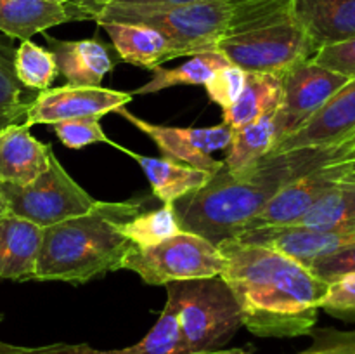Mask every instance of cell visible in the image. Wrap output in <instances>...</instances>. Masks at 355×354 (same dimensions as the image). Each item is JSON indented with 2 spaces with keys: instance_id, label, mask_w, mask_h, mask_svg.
<instances>
[{
  "instance_id": "1",
  "label": "cell",
  "mask_w": 355,
  "mask_h": 354,
  "mask_svg": "<svg viewBox=\"0 0 355 354\" xmlns=\"http://www.w3.org/2000/svg\"><path fill=\"white\" fill-rule=\"evenodd\" d=\"M220 278L238 301L243 326L259 337L311 335L329 283L293 257L259 243H218Z\"/></svg>"
},
{
  "instance_id": "2",
  "label": "cell",
  "mask_w": 355,
  "mask_h": 354,
  "mask_svg": "<svg viewBox=\"0 0 355 354\" xmlns=\"http://www.w3.org/2000/svg\"><path fill=\"white\" fill-rule=\"evenodd\" d=\"M352 149V142H345L328 148L270 151L243 172H229L222 165L207 186L173 203L180 228L214 245L236 238L286 184L345 158Z\"/></svg>"
},
{
  "instance_id": "3",
  "label": "cell",
  "mask_w": 355,
  "mask_h": 354,
  "mask_svg": "<svg viewBox=\"0 0 355 354\" xmlns=\"http://www.w3.org/2000/svg\"><path fill=\"white\" fill-rule=\"evenodd\" d=\"M90 21L155 28L168 38L179 58L215 51L218 40L293 10V0H207L184 6L107 3L83 9Z\"/></svg>"
},
{
  "instance_id": "4",
  "label": "cell",
  "mask_w": 355,
  "mask_h": 354,
  "mask_svg": "<svg viewBox=\"0 0 355 354\" xmlns=\"http://www.w3.org/2000/svg\"><path fill=\"white\" fill-rule=\"evenodd\" d=\"M144 205L146 198L96 201L87 214L45 228L35 280L80 285L120 269L134 246L121 224L144 212Z\"/></svg>"
},
{
  "instance_id": "5",
  "label": "cell",
  "mask_w": 355,
  "mask_h": 354,
  "mask_svg": "<svg viewBox=\"0 0 355 354\" xmlns=\"http://www.w3.org/2000/svg\"><path fill=\"white\" fill-rule=\"evenodd\" d=\"M175 305L184 354L218 351L243 326L241 309L220 276L166 283Z\"/></svg>"
},
{
  "instance_id": "6",
  "label": "cell",
  "mask_w": 355,
  "mask_h": 354,
  "mask_svg": "<svg viewBox=\"0 0 355 354\" xmlns=\"http://www.w3.org/2000/svg\"><path fill=\"white\" fill-rule=\"evenodd\" d=\"M318 49L293 10L229 35L215 45V51L220 52L229 65L246 73L277 76H283L298 62L312 59Z\"/></svg>"
},
{
  "instance_id": "7",
  "label": "cell",
  "mask_w": 355,
  "mask_h": 354,
  "mask_svg": "<svg viewBox=\"0 0 355 354\" xmlns=\"http://www.w3.org/2000/svg\"><path fill=\"white\" fill-rule=\"evenodd\" d=\"M224 266L217 245L184 229L158 245H134L120 262V269L134 271L144 283L163 287L172 281L220 276Z\"/></svg>"
},
{
  "instance_id": "8",
  "label": "cell",
  "mask_w": 355,
  "mask_h": 354,
  "mask_svg": "<svg viewBox=\"0 0 355 354\" xmlns=\"http://www.w3.org/2000/svg\"><path fill=\"white\" fill-rule=\"evenodd\" d=\"M7 214L33 222L40 228L87 214L94 200L59 163L52 153L47 170L26 186L0 184Z\"/></svg>"
},
{
  "instance_id": "9",
  "label": "cell",
  "mask_w": 355,
  "mask_h": 354,
  "mask_svg": "<svg viewBox=\"0 0 355 354\" xmlns=\"http://www.w3.org/2000/svg\"><path fill=\"white\" fill-rule=\"evenodd\" d=\"M350 78L315 65L312 59L298 62L281 76L283 99L274 113L277 142L293 134L314 117ZM274 146V148H276Z\"/></svg>"
},
{
  "instance_id": "10",
  "label": "cell",
  "mask_w": 355,
  "mask_h": 354,
  "mask_svg": "<svg viewBox=\"0 0 355 354\" xmlns=\"http://www.w3.org/2000/svg\"><path fill=\"white\" fill-rule=\"evenodd\" d=\"M116 115L130 121L135 128L144 132L162 151L165 158H172L175 162L186 163L194 169L207 170V172H218L224 162L215 160L211 153L227 148L231 141L232 130L227 125L220 124L215 127L194 128V127H166L156 125L135 117L125 106L114 111Z\"/></svg>"
},
{
  "instance_id": "11",
  "label": "cell",
  "mask_w": 355,
  "mask_h": 354,
  "mask_svg": "<svg viewBox=\"0 0 355 354\" xmlns=\"http://www.w3.org/2000/svg\"><path fill=\"white\" fill-rule=\"evenodd\" d=\"M132 101L130 92L106 89V87H75L62 85L37 92L33 103L28 108L24 125H55L61 121L87 120L127 106Z\"/></svg>"
},
{
  "instance_id": "12",
  "label": "cell",
  "mask_w": 355,
  "mask_h": 354,
  "mask_svg": "<svg viewBox=\"0 0 355 354\" xmlns=\"http://www.w3.org/2000/svg\"><path fill=\"white\" fill-rule=\"evenodd\" d=\"M345 158L326 163V165L286 184L248 222L243 233L266 228H286V226L297 224L326 191H329L342 180L343 172H345Z\"/></svg>"
},
{
  "instance_id": "13",
  "label": "cell",
  "mask_w": 355,
  "mask_h": 354,
  "mask_svg": "<svg viewBox=\"0 0 355 354\" xmlns=\"http://www.w3.org/2000/svg\"><path fill=\"white\" fill-rule=\"evenodd\" d=\"M355 134V78H350L328 103L288 135L272 151L300 148H328L352 142Z\"/></svg>"
},
{
  "instance_id": "14",
  "label": "cell",
  "mask_w": 355,
  "mask_h": 354,
  "mask_svg": "<svg viewBox=\"0 0 355 354\" xmlns=\"http://www.w3.org/2000/svg\"><path fill=\"white\" fill-rule=\"evenodd\" d=\"M236 239L270 246L293 257L304 266L324 259L336 252L355 245V228L347 229H311L288 226V228H266L243 233Z\"/></svg>"
},
{
  "instance_id": "15",
  "label": "cell",
  "mask_w": 355,
  "mask_h": 354,
  "mask_svg": "<svg viewBox=\"0 0 355 354\" xmlns=\"http://www.w3.org/2000/svg\"><path fill=\"white\" fill-rule=\"evenodd\" d=\"M89 19V14L75 0H0V31L21 42L59 24Z\"/></svg>"
},
{
  "instance_id": "16",
  "label": "cell",
  "mask_w": 355,
  "mask_h": 354,
  "mask_svg": "<svg viewBox=\"0 0 355 354\" xmlns=\"http://www.w3.org/2000/svg\"><path fill=\"white\" fill-rule=\"evenodd\" d=\"M49 51L54 54L58 69L68 85L101 87V82L116 66V58L107 44L97 38L61 40L45 35Z\"/></svg>"
},
{
  "instance_id": "17",
  "label": "cell",
  "mask_w": 355,
  "mask_h": 354,
  "mask_svg": "<svg viewBox=\"0 0 355 354\" xmlns=\"http://www.w3.org/2000/svg\"><path fill=\"white\" fill-rule=\"evenodd\" d=\"M52 149L31 135L24 124L0 130V184L26 186L47 170Z\"/></svg>"
},
{
  "instance_id": "18",
  "label": "cell",
  "mask_w": 355,
  "mask_h": 354,
  "mask_svg": "<svg viewBox=\"0 0 355 354\" xmlns=\"http://www.w3.org/2000/svg\"><path fill=\"white\" fill-rule=\"evenodd\" d=\"M44 228L12 214L0 217V280L30 281L37 276Z\"/></svg>"
},
{
  "instance_id": "19",
  "label": "cell",
  "mask_w": 355,
  "mask_h": 354,
  "mask_svg": "<svg viewBox=\"0 0 355 354\" xmlns=\"http://www.w3.org/2000/svg\"><path fill=\"white\" fill-rule=\"evenodd\" d=\"M113 42L118 59L142 69H153L179 58L168 38L155 28L130 23H101Z\"/></svg>"
},
{
  "instance_id": "20",
  "label": "cell",
  "mask_w": 355,
  "mask_h": 354,
  "mask_svg": "<svg viewBox=\"0 0 355 354\" xmlns=\"http://www.w3.org/2000/svg\"><path fill=\"white\" fill-rule=\"evenodd\" d=\"M113 146L141 165L142 172L148 177L151 184L153 194L163 203H175L180 198L194 193L207 186L208 180L214 177V174L207 170L194 169V167L186 165V163L175 162L172 158H153V156H142L123 146L113 142Z\"/></svg>"
},
{
  "instance_id": "21",
  "label": "cell",
  "mask_w": 355,
  "mask_h": 354,
  "mask_svg": "<svg viewBox=\"0 0 355 354\" xmlns=\"http://www.w3.org/2000/svg\"><path fill=\"white\" fill-rule=\"evenodd\" d=\"M293 14L318 47L355 37V0H293Z\"/></svg>"
},
{
  "instance_id": "22",
  "label": "cell",
  "mask_w": 355,
  "mask_h": 354,
  "mask_svg": "<svg viewBox=\"0 0 355 354\" xmlns=\"http://www.w3.org/2000/svg\"><path fill=\"white\" fill-rule=\"evenodd\" d=\"M283 99L281 76L269 73H246L241 96L227 110H222V124L231 130L241 128L266 115L276 113Z\"/></svg>"
},
{
  "instance_id": "23",
  "label": "cell",
  "mask_w": 355,
  "mask_h": 354,
  "mask_svg": "<svg viewBox=\"0 0 355 354\" xmlns=\"http://www.w3.org/2000/svg\"><path fill=\"white\" fill-rule=\"evenodd\" d=\"M277 142L274 113L232 130L225 151L224 167L229 172H243L260 158L269 155Z\"/></svg>"
},
{
  "instance_id": "24",
  "label": "cell",
  "mask_w": 355,
  "mask_h": 354,
  "mask_svg": "<svg viewBox=\"0 0 355 354\" xmlns=\"http://www.w3.org/2000/svg\"><path fill=\"white\" fill-rule=\"evenodd\" d=\"M229 61L217 51L201 52V54L191 56L187 62L177 68H163L156 66L153 69L151 80L134 90V96H148V94H156L159 90L170 89V87L179 85H205L215 73L220 68L227 66Z\"/></svg>"
},
{
  "instance_id": "25",
  "label": "cell",
  "mask_w": 355,
  "mask_h": 354,
  "mask_svg": "<svg viewBox=\"0 0 355 354\" xmlns=\"http://www.w3.org/2000/svg\"><path fill=\"white\" fill-rule=\"evenodd\" d=\"M295 226L311 229L355 228V180L342 179L335 184Z\"/></svg>"
},
{
  "instance_id": "26",
  "label": "cell",
  "mask_w": 355,
  "mask_h": 354,
  "mask_svg": "<svg viewBox=\"0 0 355 354\" xmlns=\"http://www.w3.org/2000/svg\"><path fill=\"white\" fill-rule=\"evenodd\" d=\"M7 38L0 37V130L9 125L24 124L28 108L37 96V90L28 89L17 80L14 71L16 49Z\"/></svg>"
},
{
  "instance_id": "27",
  "label": "cell",
  "mask_w": 355,
  "mask_h": 354,
  "mask_svg": "<svg viewBox=\"0 0 355 354\" xmlns=\"http://www.w3.org/2000/svg\"><path fill=\"white\" fill-rule=\"evenodd\" d=\"M121 231L135 246H153L182 231L173 203H163L155 210L141 212L121 224Z\"/></svg>"
},
{
  "instance_id": "28",
  "label": "cell",
  "mask_w": 355,
  "mask_h": 354,
  "mask_svg": "<svg viewBox=\"0 0 355 354\" xmlns=\"http://www.w3.org/2000/svg\"><path fill=\"white\" fill-rule=\"evenodd\" d=\"M14 71L24 87L40 92L51 89L59 69L54 54L49 49L24 40L14 54Z\"/></svg>"
},
{
  "instance_id": "29",
  "label": "cell",
  "mask_w": 355,
  "mask_h": 354,
  "mask_svg": "<svg viewBox=\"0 0 355 354\" xmlns=\"http://www.w3.org/2000/svg\"><path fill=\"white\" fill-rule=\"evenodd\" d=\"M111 354H184L175 305L166 298L158 321L134 346L111 349Z\"/></svg>"
},
{
  "instance_id": "30",
  "label": "cell",
  "mask_w": 355,
  "mask_h": 354,
  "mask_svg": "<svg viewBox=\"0 0 355 354\" xmlns=\"http://www.w3.org/2000/svg\"><path fill=\"white\" fill-rule=\"evenodd\" d=\"M52 128L59 141L69 149H82L85 146L97 144V142H106V144L113 146V141L103 130L97 118L61 121V124L52 125Z\"/></svg>"
},
{
  "instance_id": "31",
  "label": "cell",
  "mask_w": 355,
  "mask_h": 354,
  "mask_svg": "<svg viewBox=\"0 0 355 354\" xmlns=\"http://www.w3.org/2000/svg\"><path fill=\"white\" fill-rule=\"evenodd\" d=\"M245 83L246 71H243L238 66L227 65L218 69L203 87L207 89L208 97L215 104H218L222 110H227L241 96L243 89H245Z\"/></svg>"
},
{
  "instance_id": "32",
  "label": "cell",
  "mask_w": 355,
  "mask_h": 354,
  "mask_svg": "<svg viewBox=\"0 0 355 354\" xmlns=\"http://www.w3.org/2000/svg\"><path fill=\"white\" fill-rule=\"evenodd\" d=\"M321 309L333 318L355 321V273L343 274L329 283Z\"/></svg>"
},
{
  "instance_id": "33",
  "label": "cell",
  "mask_w": 355,
  "mask_h": 354,
  "mask_svg": "<svg viewBox=\"0 0 355 354\" xmlns=\"http://www.w3.org/2000/svg\"><path fill=\"white\" fill-rule=\"evenodd\" d=\"M312 61L347 78H355V37L321 45Z\"/></svg>"
},
{
  "instance_id": "34",
  "label": "cell",
  "mask_w": 355,
  "mask_h": 354,
  "mask_svg": "<svg viewBox=\"0 0 355 354\" xmlns=\"http://www.w3.org/2000/svg\"><path fill=\"white\" fill-rule=\"evenodd\" d=\"M312 344L297 354H355V330L314 328Z\"/></svg>"
},
{
  "instance_id": "35",
  "label": "cell",
  "mask_w": 355,
  "mask_h": 354,
  "mask_svg": "<svg viewBox=\"0 0 355 354\" xmlns=\"http://www.w3.org/2000/svg\"><path fill=\"white\" fill-rule=\"evenodd\" d=\"M307 267L315 276L324 280L326 283H331V281L343 276V274L355 273V245L342 250V252L324 257V259L314 260Z\"/></svg>"
},
{
  "instance_id": "36",
  "label": "cell",
  "mask_w": 355,
  "mask_h": 354,
  "mask_svg": "<svg viewBox=\"0 0 355 354\" xmlns=\"http://www.w3.org/2000/svg\"><path fill=\"white\" fill-rule=\"evenodd\" d=\"M0 354H111V351H101L89 344H47V346H16L0 340Z\"/></svg>"
},
{
  "instance_id": "37",
  "label": "cell",
  "mask_w": 355,
  "mask_h": 354,
  "mask_svg": "<svg viewBox=\"0 0 355 354\" xmlns=\"http://www.w3.org/2000/svg\"><path fill=\"white\" fill-rule=\"evenodd\" d=\"M194 2H207V0H114V3H130V6H184Z\"/></svg>"
},
{
  "instance_id": "38",
  "label": "cell",
  "mask_w": 355,
  "mask_h": 354,
  "mask_svg": "<svg viewBox=\"0 0 355 354\" xmlns=\"http://www.w3.org/2000/svg\"><path fill=\"white\" fill-rule=\"evenodd\" d=\"M342 179L355 180V148L349 153V156L345 158V172H343Z\"/></svg>"
},
{
  "instance_id": "39",
  "label": "cell",
  "mask_w": 355,
  "mask_h": 354,
  "mask_svg": "<svg viewBox=\"0 0 355 354\" xmlns=\"http://www.w3.org/2000/svg\"><path fill=\"white\" fill-rule=\"evenodd\" d=\"M78 6H82L83 9H92V7H103L107 3H113L114 0H75Z\"/></svg>"
},
{
  "instance_id": "40",
  "label": "cell",
  "mask_w": 355,
  "mask_h": 354,
  "mask_svg": "<svg viewBox=\"0 0 355 354\" xmlns=\"http://www.w3.org/2000/svg\"><path fill=\"white\" fill-rule=\"evenodd\" d=\"M252 349H218V351H210V353H194V354H252Z\"/></svg>"
},
{
  "instance_id": "41",
  "label": "cell",
  "mask_w": 355,
  "mask_h": 354,
  "mask_svg": "<svg viewBox=\"0 0 355 354\" xmlns=\"http://www.w3.org/2000/svg\"><path fill=\"white\" fill-rule=\"evenodd\" d=\"M3 214H7V210H6V203H3L2 193H0V217H2Z\"/></svg>"
},
{
  "instance_id": "42",
  "label": "cell",
  "mask_w": 355,
  "mask_h": 354,
  "mask_svg": "<svg viewBox=\"0 0 355 354\" xmlns=\"http://www.w3.org/2000/svg\"><path fill=\"white\" fill-rule=\"evenodd\" d=\"M352 146L355 148V134H354V137H352Z\"/></svg>"
},
{
  "instance_id": "43",
  "label": "cell",
  "mask_w": 355,
  "mask_h": 354,
  "mask_svg": "<svg viewBox=\"0 0 355 354\" xmlns=\"http://www.w3.org/2000/svg\"><path fill=\"white\" fill-rule=\"evenodd\" d=\"M52 2H64V0H52Z\"/></svg>"
},
{
  "instance_id": "44",
  "label": "cell",
  "mask_w": 355,
  "mask_h": 354,
  "mask_svg": "<svg viewBox=\"0 0 355 354\" xmlns=\"http://www.w3.org/2000/svg\"><path fill=\"white\" fill-rule=\"evenodd\" d=\"M2 319H3V316H2V314H0V321H2Z\"/></svg>"
}]
</instances>
